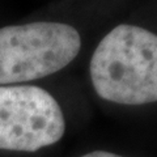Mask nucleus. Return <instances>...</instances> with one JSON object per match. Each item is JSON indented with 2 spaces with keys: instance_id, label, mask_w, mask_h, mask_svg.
<instances>
[{
  "instance_id": "nucleus-1",
  "label": "nucleus",
  "mask_w": 157,
  "mask_h": 157,
  "mask_svg": "<svg viewBox=\"0 0 157 157\" xmlns=\"http://www.w3.org/2000/svg\"><path fill=\"white\" fill-rule=\"evenodd\" d=\"M90 77L97 94L121 105L157 101V36L135 25H118L93 52Z\"/></svg>"
},
{
  "instance_id": "nucleus-2",
  "label": "nucleus",
  "mask_w": 157,
  "mask_h": 157,
  "mask_svg": "<svg viewBox=\"0 0 157 157\" xmlns=\"http://www.w3.org/2000/svg\"><path fill=\"white\" fill-rule=\"evenodd\" d=\"M80 34L60 22H32L0 29V85L52 75L77 56Z\"/></svg>"
},
{
  "instance_id": "nucleus-3",
  "label": "nucleus",
  "mask_w": 157,
  "mask_h": 157,
  "mask_svg": "<svg viewBox=\"0 0 157 157\" xmlns=\"http://www.w3.org/2000/svg\"><path fill=\"white\" fill-rule=\"evenodd\" d=\"M66 121L56 100L32 85L0 86V149L36 152L58 143Z\"/></svg>"
},
{
  "instance_id": "nucleus-4",
  "label": "nucleus",
  "mask_w": 157,
  "mask_h": 157,
  "mask_svg": "<svg viewBox=\"0 0 157 157\" xmlns=\"http://www.w3.org/2000/svg\"><path fill=\"white\" fill-rule=\"evenodd\" d=\"M81 157H123V156L111 153V152H105V151H94V152L86 153V155L81 156Z\"/></svg>"
}]
</instances>
